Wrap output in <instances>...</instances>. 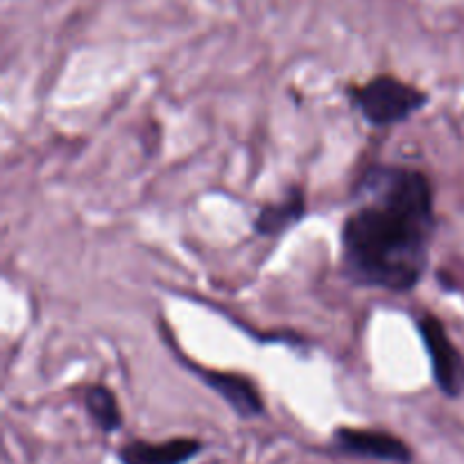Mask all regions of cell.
I'll list each match as a JSON object with an SVG mask.
<instances>
[{
    "mask_svg": "<svg viewBox=\"0 0 464 464\" xmlns=\"http://www.w3.org/2000/svg\"><path fill=\"white\" fill-rule=\"evenodd\" d=\"M343 227L344 270L356 284L408 293L424 276L435 231L433 188L424 172L372 166L353 190Z\"/></svg>",
    "mask_w": 464,
    "mask_h": 464,
    "instance_id": "cell-1",
    "label": "cell"
},
{
    "mask_svg": "<svg viewBox=\"0 0 464 464\" xmlns=\"http://www.w3.org/2000/svg\"><path fill=\"white\" fill-rule=\"evenodd\" d=\"M306 216V198H304L302 188H290L284 195V199L275 204H266L258 211L254 229L261 236H281L288 229H293L297 222L304 220Z\"/></svg>",
    "mask_w": 464,
    "mask_h": 464,
    "instance_id": "cell-7",
    "label": "cell"
},
{
    "mask_svg": "<svg viewBox=\"0 0 464 464\" xmlns=\"http://www.w3.org/2000/svg\"><path fill=\"white\" fill-rule=\"evenodd\" d=\"M334 447L344 456L367 458V460L412 464V449L401 438L385 430L374 429H349L340 426L334 430Z\"/></svg>",
    "mask_w": 464,
    "mask_h": 464,
    "instance_id": "cell-4",
    "label": "cell"
},
{
    "mask_svg": "<svg viewBox=\"0 0 464 464\" xmlns=\"http://www.w3.org/2000/svg\"><path fill=\"white\" fill-rule=\"evenodd\" d=\"M204 444L195 438H172L166 442L134 440L118 449L121 464H188L202 453Z\"/></svg>",
    "mask_w": 464,
    "mask_h": 464,
    "instance_id": "cell-5",
    "label": "cell"
},
{
    "mask_svg": "<svg viewBox=\"0 0 464 464\" xmlns=\"http://www.w3.org/2000/svg\"><path fill=\"white\" fill-rule=\"evenodd\" d=\"M420 334L430 358L433 381L447 397L456 399L464 392V356L451 343L442 322L433 315L420 320Z\"/></svg>",
    "mask_w": 464,
    "mask_h": 464,
    "instance_id": "cell-3",
    "label": "cell"
},
{
    "mask_svg": "<svg viewBox=\"0 0 464 464\" xmlns=\"http://www.w3.org/2000/svg\"><path fill=\"white\" fill-rule=\"evenodd\" d=\"M353 104L376 127H390L408 121L426 107L429 95L417 86L392 75H379L361 89L352 91Z\"/></svg>",
    "mask_w": 464,
    "mask_h": 464,
    "instance_id": "cell-2",
    "label": "cell"
},
{
    "mask_svg": "<svg viewBox=\"0 0 464 464\" xmlns=\"http://www.w3.org/2000/svg\"><path fill=\"white\" fill-rule=\"evenodd\" d=\"M202 381L213 390L216 394H220L222 401L240 417V420H254V417H261L266 411V403H263L261 392H258L256 383L249 381L243 374H229V372H208L202 370Z\"/></svg>",
    "mask_w": 464,
    "mask_h": 464,
    "instance_id": "cell-6",
    "label": "cell"
},
{
    "mask_svg": "<svg viewBox=\"0 0 464 464\" xmlns=\"http://www.w3.org/2000/svg\"><path fill=\"white\" fill-rule=\"evenodd\" d=\"M84 406L91 421H93L102 433L109 435L122 429V412L121 406H118L116 394L109 388H104V385H93V388L86 390Z\"/></svg>",
    "mask_w": 464,
    "mask_h": 464,
    "instance_id": "cell-8",
    "label": "cell"
}]
</instances>
